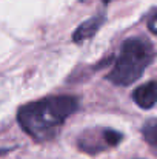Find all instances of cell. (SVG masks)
Returning <instances> with one entry per match:
<instances>
[{
	"label": "cell",
	"mask_w": 157,
	"mask_h": 159,
	"mask_svg": "<svg viewBox=\"0 0 157 159\" xmlns=\"http://www.w3.org/2000/svg\"><path fill=\"white\" fill-rule=\"evenodd\" d=\"M79 102L72 96H51L20 107L19 125L36 141L46 142L55 138L65 119L76 113Z\"/></svg>",
	"instance_id": "cell-1"
},
{
	"label": "cell",
	"mask_w": 157,
	"mask_h": 159,
	"mask_svg": "<svg viewBox=\"0 0 157 159\" xmlns=\"http://www.w3.org/2000/svg\"><path fill=\"white\" fill-rule=\"evenodd\" d=\"M105 17L103 16H97V17H93L83 23H80L77 26V30L74 31V36H72V40L74 42H82V40H86L89 37H93L102 26Z\"/></svg>",
	"instance_id": "cell-4"
},
{
	"label": "cell",
	"mask_w": 157,
	"mask_h": 159,
	"mask_svg": "<svg viewBox=\"0 0 157 159\" xmlns=\"http://www.w3.org/2000/svg\"><path fill=\"white\" fill-rule=\"evenodd\" d=\"M5 153H8V148H0V155H5Z\"/></svg>",
	"instance_id": "cell-8"
},
{
	"label": "cell",
	"mask_w": 157,
	"mask_h": 159,
	"mask_svg": "<svg viewBox=\"0 0 157 159\" xmlns=\"http://www.w3.org/2000/svg\"><path fill=\"white\" fill-rule=\"evenodd\" d=\"M153 59L154 48L151 42L143 37L126 39L120 47L119 57L108 79L116 85L128 87L142 77L145 68L153 62Z\"/></svg>",
	"instance_id": "cell-2"
},
{
	"label": "cell",
	"mask_w": 157,
	"mask_h": 159,
	"mask_svg": "<svg viewBox=\"0 0 157 159\" xmlns=\"http://www.w3.org/2000/svg\"><path fill=\"white\" fill-rule=\"evenodd\" d=\"M156 9L151 11V16H150V20H148V25H150V31L151 33H156Z\"/></svg>",
	"instance_id": "cell-7"
},
{
	"label": "cell",
	"mask_w": 157,
	"mask_h": 159,
	"mask_svg": "<svg viewBox=\"0 0 157 159\" xmlns=\"http://www.w3.org/2000/svg\"><path fill=\"white\" fill-rule=\"evenodd\" d=\"M133 99L137 105L143 110H150L157 102V84L156 80H150L145 85H140L134 90Z\"/></svg>",
	"instance_id": "cell-3"
},
{
	"label": "cell",
	"mask_w": 157,
	"mask_h": 159,
	"mask_svg": "<svg viewBox=\"0 0 157 159\" xmlns=\"http://www.w3.org/2000/svg\"><path fill=\"white\" fill-rule=\"evenodd\" d=\"M142 133H143V138L148 141V144L151 147H156L157 145V120L156 119H150L143 125Z\"/></svg>",
	"instance_id": "cell-5"
},
{
	"label": "cell",
	"mask_w": 157,
	"mask_h": 159,
	"mask_svg": "<svg viewBox=\"0 0 157 159\" xmlns=\"http://www.w3.org/2000/svg\"><path fill=\"white\" fill-rule=\"evenodd\" d=\"M102 136H103V139L108 147H116L123 139L122 133H119L116 130H102Z\"/></svg>",
	"instance_id": "cell-6"
}]
</instances>
